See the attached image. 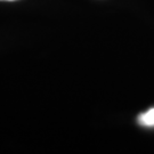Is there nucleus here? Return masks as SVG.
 Masks as SVG:
<instances>
[{
  "instance_id": "nucleus-2",
  "label": "nucleus",
  "mask_w": 154,
  "mask_h": 154,
  "mask_svg": "<svg viewBox=\"0 0 154 154\" xmlns=\"http://www.w3.org/2000/svg\"><path fill=\"white\" fill-rule=\"evenodd\" d=\"M0 1H16V0H0Z\"/></svg>"
},
{
  "instance_id": "nucleus-1",
  "label": "nucleus",
  "mask_w": 154,
  "mask_h": 154,
  "mask_svg": "<svg viewBox=\"0 0 154 154\" xmlns=\"http://www.w3.org/2000/svg\"><path fill=\"white\" fill-rule=\"evenodd\" d=\"M138 122H139V125H142V126L153 127L154 126V107L138 116Z\"/></svg>"
}]
</instances>
